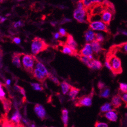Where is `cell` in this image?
Instances as JSON below:
<instances>
[{
  "mask_svg": "<svg viewBox=\"0 0 127 127\" xmlns=\"http://www.w3.org/2000/svg\"><path fill=\"white\" fill-rule=\"evenodd\" d=\"M105 64L114 75H116L123 72L121 60L116 54L107 52Z\"/></svg>",
  "mask_w": 127,
  "mask_h": 127,
  "instance_id": "1",
  "label": "cell"
},
{
  "mask_svg": "<svg viewBox=\"0 0 127 127\" xmlns=\"http://www.w3.org/2000/svg\"><path fill=\"white\" fill-rule=\"evenodd\" d=\"M49 45L45 41L39 37H35L32 40V52L33 55H36L45 51Z\"/></svg>",
  "mask_w": 127,
  "mask_h": 127,
  "instance_id": "2",
  "label": "cell"
},
{
  "mask_svg": "<svg viewBox=\"0 0 127 127\" xmlns=\"http://www.w3.org/2000/svg\"><path fill=\"white\" fill-rule=\"evenodd\" d=\"M35 59V56L32 55L23 54L22 57V64L25 70L32 74H33V66Z\"/></svg>",
  "mask_w": 127,
  "mask_h": 127,
  "instance_id": "3",
  "label": "cell"
},
{
  "mask_svg": "<svg viewBox=\"0 0 127 127\" xmlns=\"http://www.w3.org/2000/svg\"><path fill=\"white\" fill-rule=\"evenodd\" d=\"M94 93V91L93 89H92V92L89 95L77 98L74 103L75 106L79 107L82 106H90L92 105V100Z\"/></svg>",
  "mask_w": 127,
  "mask_h": 127,
  "instance_id": "4",
  "label": "cell"
},
{
  "mask_svg": "<svg viewBox=\"0 0 127 127\" xmlns=\"http://www.w3.org/2000/svg\"><path fill=\"white\" fill-rule=\"evenodd\" d=\"M73 17L80 23H86L88 22V15L85 8L75 9L73 12Z\"/></svg>",
  "mask_w": 127,
  "mask_h": 127,
  "instance_id": "5",
  "label": "cell"
},
{
  "mask_svg": "<svg viewBox=\"0 0 127 127\" xmlns=\"http://www.w3.org/2000/svg\"><path fill=\"white\" fill-rule=\"evenodd\" d=\"M90 28L92 30L103 31L107 33H111L110 30L107 27V25L102 21H95L90 22Z\"/></svg>",
  "mask_w": 127,
  "mask_h": 127,
  "instance_id": "6",
  "label": "cell"
},
{
  "mask_svg": "<svg viewBox=\"0 0 127 127\" xmlns=\"http://www.w3.org/2000/svg\"><path fill=\"white\" fill-rule=\"evenodd\" d=\"M107 52L115 54L118 52L127 54V42L112 45L109 48Z\"/></svg>",
  "mask_w": 127,
  "mask_h": 127,
  "instance_id": "7",
  "label": "cell"
},
{
  "mask_svg": "<svg viewBox=\"0 0 127 127\" xmlns=\"http://www.w3.org/2000/svg\"><path fill=\"white\" fill-rule=\"evenodd\" d=\"M60 45L62 47V49L61 51L64 54H68L70 56H77L78 55V50H75L67 45L65 43L60 42Z\"/></svg>",
  "mask_w": 127,
  "mask_h": 127,
  "instance_id": "8",
  "label": "cell"
},
{
  "mask_svg": "<svg viewBox=\"0 0 127 127\" xmlns=\"http://www.w3.org/2000/svg\"><path fill=\"white\" fill-rule=\"evenodd\" d=\"M114 14H115V13L112 12L108 9H105L100 15L101 20L107 25H109L112 20Z\"/></svg>",
  "mask_w": 127,
  "mask_h": 127,
  "instance_id": "9",
  "label": "cell"
},
{
  "mask_svg": "<svg viewBox=\"0 0 127 127\" xmlns=\"http://www.w3.org/2000/svg\"><path fill=\"white\" fill-rule=\"evenodd\" d=\"M78 54L85 56H92L93 55V50L91 44L89 43H86L83 48L80 51Z\"/></svg>",
  "mask_w": 127,
  "mask_h": 127,
  "instance_id": "10",
  "label": "cell"
},
{
  "mask_svg": "<svg viewBox=\"0 0 127 127\" xmlns=\"http://www.w3.org/2000/svg\"><path fill=\"white\" fill-rule=\"evenodd\" d=\"M34 110L37 117L43 121L46 118V110L44 107L39 104H36L34 106Z\"/></svg>",
  "mask_w": 127,
  "mask_h": 127,
  "instance_id": "11",
  "label": "cell"
},
{
  "mask_svg": "<svg viewBox=\"0 0 127 127\" xmlns=\"http://www.w3.org/2000/svg\"><path fill=\"white\" fill-rule=\"evenodd\" d=\"M32 75L35 79L41 83H43L47 78V76L37 68L34 69Z\"/></svg>",
  "mask_w": 127,
  "mask_h": 127,
  "instance_id": "12",
  "label": "cell"
},
{
  "mask_svg": "<svg viewBox=\"0 0 127 127\" xmlns=\"http://www.w3.org/2000/svg\"><path fill=\"white\" fill-rule=\"evenodd\" d=\"M21 116L19 111H16L13 115L10 121L14 123L16 127H23L24 126L21 123Z\"/></svg>",
  "mask_w": 127,
  "mask_h": 127,
  "instance_id": "13",
  "label": "cell"
},
{
  "mask_svg": "<svg viewBox=\"0 0 127 127\" xmlns=\"http://www.w3.org/2000/svg\"><path fill=\"white\" fill-rule=\"evenodd\" d=\"M121 97L120 94L113 96L111 100V105L114 109L120 107L122 105Z\"/></svg>",
  "mask_w": 127,
  "mask_h": 127,
  "instance_id": "14",
  "label": "cell"
},
{
  "mask_svg": "<svg viewBox=\"0 0 127 127\" xmlns=\"http://www.w3.org/2000/svg\"><path fill=\"white\" fill-rule=\"evenodd\" d=\"M91 44L92 46L93 51L96 54H98L101 52H102L104 51H106L105 49L101 47L100 43L95 40L92 41Z\"/></svg>",
  "mask_w": 127,
  "mask_h": 127,
  "instance_id": "15",
  "label": "cell"
},
{
  "mask_svg": "<svg viewBox=\"0 0 127 127\" xmlns=\"http://www.w3.org/2000/svg\"><path fill=\"white\" fill-rule=\"evenodd\" d=\"M107 119L111 122H117L118 120V114L115 109L107 111L103 115Z\"/></svg>",
  "mask_w": 127,
  "mask_h": 127,
  "instance_id": "16",
  "label": "cell"
},
{
  "mask_svg": "<svg viewBox=\"0 0 127 127\" xmlns=\"http://www.w3.org/2000/svg\"><path fill=\"white\" fill-rule=\"evenodd\" d=\"M88 67L92 69H101L103 67V65L99 60L94 59V58L91 61Z\"/></svg>",
  "mask_w": 127,
  "mask_h": 127,
  "instance_id": "17",
  "label": "cell"
},
{
  "mask_svg": "<svg viewBox=\"0 0 127 127\" xmlns=\"http://www.w3.org/2000/svg\"><path fill=\"white\" fill-rule=\"evenodd\" d=\"M24 54L22 53H14L12 56V63L17 67H21L20 63V57Z\"/></svg>",
  "mask_w": 127,
  "mask_h": 127,
  "instance_id": "18",
  "label": "cell"
},
{
  "mask_svg": "<svg viewBox=\"0 0 127 127\" xmlns=\"http://www.w3.org/2000/svg\"><path fill=\"white\" fill-rule=\"evenodd\" d=\"M65 43L68 45L69 46L71 47L72 49L75 50H78V44L77 42H75L74 39H73V37L71 34H68L67 36V39Z\"/></svg>",
  "mask_w": 127,
  "mask_h": 127,
  "instance_id": "19",
  "label": "cell"
},
{
  "mask_svg": "<svg viewBox=\"0 0 127 127\" xmlns=\"http://www.w3.org/2000/svg\"><path fill=\"white\" fill-rule=\"evenodd\" d=\"M84 36L87 42H92L95 40V33L92 30H88L85 32Z\"/></svg>",
  "mask_w": 127,
  "mask_h": 127,
  "instance_id": "20",
  "label": "cell"
},
{
  "mask_svg": "<svg viewBox=\"0 0 127 127\" xmlns=\"http://www.w3.org/2000/svg\"><path fill=\"white\" fill-rule=\"evenodd\" d=\"M35 62H36V67L37 69H39L43 73H44L47 76V78H49L50 77V75L51 74L48 72V71L46 68L45 66L43 65V64H42V63L40 62L39 61H38V60L36 58L35 59Z\"/></svg>",
  "mask_w": 127,
  "mask_h": 127,
  "instance_id": "21",
  "label": "cell"
},
{
  "mask_svg": "<svg viewBox=\"0 0 127 127\" xmlns=\"http://www.w3.org/2000/svg\"><path fill=\"white\" fill-rule=\"evenodd\" d=\"M82 1L84 5L85 8L86 9L95 4L103 3L105 1V0H82Z\"/></svg>",
  "mask_w": 127,
  "mask_h": 127,
  "instance_id": "22",
  "label": "cell"
},
{
  "mask_svg": "<svg viewBox=\"0 0 127 127\" xmlns=\"http://www.w3.org/2000/svg\"><path fill=\"white\" fill-rule=\"evenodd\" d=\"M80 91V89L73 87L72 86H71L68 95L72 100H75L76 96H77V95L79 94Z\"/></svg>",
  "mask_w": 127,
  "mask_h": 127,
  "instance_id": "23",
  "label": "cell"
},
{
  "mask_svg": "<svg viewBox=\"0 0 127 127\" xmlns=\"http://www.w3.org/2000/svg\"><path fill=\"white\" fill-rule=\"evenodd\" d=\"M62 120L64 127H67L68 122V112L66 109H63L62 111Z\"/></svg>",
  "mask_w": 127,
  "mask_h": 127,
  "instance_id": "24",
  "label": "cell"
},
{
  "mask_svg": "<svg viewBox=\"0 0 127 127\" xmlns=\"http://www.w3.org/2000/svg\"><path fill=\"white\" fill-rule=\"evenodd\" d=\"M3 103V106H4V109L5 111L6 114H8V113L9 112L10 110L11 109V102L10 100L7 99L6 98L3 100L2 101H1Z\"/></svg>",
  "mask_w": 127,
  "mask_h": 127,
  "instance_id": "25",
  "label": "cell"
},
{
  "mask_svg": "<svg viewBox=\"0 0 127 127\" xmlns=\"http://www.w3.org/2000/svg\"><path fill=\"white\" fill-rule=\"evenodd\" d=\"M61 88H62V91L63 94H66L67 92L70 90V89L71 88V85H69L68 83L65 81H63L61 84Z\"/></svg>",
  "mask_w": 127,
  "mask_h": 127,
  "instance_id": "26",
  "label": "cell"
},
{
  "mask_svg": "<svg viewBox=\"0 0 127 127\" xmlns=\"http://www.w3.org/2000/svg\"><path fill=\"white\" fill-rule=\"evenodd\" d=\"M110 95V89L105 87L102 90H100V96L103 98H108Z\"/></svg>",
  "mask_w": 127,
  "mask_h": 127,
  "instance_id": "27",
  "label": "cell"
},
{
  "mask_svg": "<svg viewBox=\"0 0 127 127\" xmlns=\"http://www.w3.org/2000/svg\"><path fill=\"white\" fill-rule=\"evenodd\" d=\"M111 105H112L111 104H110L108 103H106L103 105H102L101 107V108H100L101 113H104L108 111H110L114 109H112Z\"/></svg>",
  "mask_w": 127,
  "mask_h": 127,
  "instance_id": "28",
  "label": "cell"
},
{
  "mask_svg": "<svg viewBox=\"0 0 127 127\" xmlns=\"http://www.w3.org/2000/svg\"><path fill=\"white\" fill-rule=\"evenodd\" d=\"M3 85L0 82V100L2 101L3 100L6 99L5 97V93L3 90Z\"/></svg>",
  "mask_w": 127,
  "mask_h": 127,
  "instance_id": "29",
  "label": "cell"
},
{
  "mask_svg": "<svg viewBox=\"0 0 127 127\" xmlns=\"http://www.w3.org/2000/svg\"><path fill=\"white\" fill-rule=\"evenodd\" d=\"M119 90L122 93L127 92V84L125 83H120L119 84Z\"/></svg>",
  "mask_w": 127,
  "mask_h": 127,
  "instance_id": "30",
  "label": "cell"
},
{
  "mask_svg": "<svg viewBox=\"0 0 127 127\" xmlns=\"http://www.w3.org/2000/svg\"><path fill=\"white\" fill-rule=\"evenodd\" d=\"M33 88V89L35 90L38 91H42L43 90V87L41 86L39 84L37 83H32L31 84Z\"/></svg>",
  "mask_w": 127,
  "mask_h": 127,
  "instance_id": "31",
  "label": "cell"
},
{
  "mask_svg": "<svg viewBox=\"0 0 127 127\" xmlns=\"http://www.w3.org/2000/svg\"><path fill=\"white\" fill-rule=\"evenodd\" d=\"M95 40L99 43H102L104 41V37L100 33H95Z\"/></svg>",
  "mask_w": 127,
  "mask_h": 127,
  "instance_id": "32",
  "label": "cell"
},
{
  "mask_svg": "<svg viewBox=\"0 0 127 127\" xmlns=\"http://www.w3.org/2000/svg\"><path fill=\"white\" fill-rule=\"evenodd\" d=\"M121 97L122 100L125 103V107L127 108V92L123 93Z\"/></svg>",
  "mask_w": 127,
  "mask_h": 127,
  "instance_id": "33",
  "label": "cell"
},
{
  "mask_svg": "<svg viewBox=\"0 0 127 127\" xmlns=\"http://www.w3.org/2000/svg\"><path fill=\"white\" fill-rule=\"evenodd\" d=\"M94 126L96 127H108V125L104 123L96 121L95 123Z\"/></svg>",
  "mask_w": 127,
  "mask_h": 127,
  "instance_id": "34",
  "label": "cell"
},
{
  "mask_svg": "<svg viewBox=\"0 0 127 127\" xmlns=\"http://www.w3.org/2000/svg\"><path fill=\"white\" fill-rule=\"evenodd\" d=\"M49 79H50V80H52L55 84H56L57 86H59V85H60V82H59V81H58V80L56 78H55V77H54L53 75H52V74H51L50 75V77H49Z\"/></svg>",
  "mask_w": 127,
  "mask_h": 127,
  "instance_id": "35",
  "label": "cell"
},
{
  "mask_svg": "<svg viewBox=\"0 0 127 127\" xmlns=\"http://www.w3.org/2000/svg\"><path fill=\"white\" fill-rule=\"evenodd\" d=\"M15 89L16 90H17L19 92H20L21 93V94H22L24 97L25 96V92L23 88H22L18 86H15Z\"/></svg>",
  "mask_w": 127,
  "mask_h": 127,
  "instance_id": "36",
  "label": "cell"
},
{
  "mask_svg": "<svg viewBox=\"0 0 127 127\" xmlns=\"http://www.w3.org/2000/svg\"><path fill=\"white\" fill-rule=\"evenodd\" d=\"M59 33L61 36H67L68 34L64 29H60L59 30Z\"/></svg>",
  "mask_w": 127,
  "mask_h": 127,
  "instance_id": "37",
  "label": "cell"
},
{
  "mask_svg": "<svg viewBox=\"0 0 127 127\" xmlns=\"http://www.w3.org/2000/svg\"><path fill=\"white\" fill-rule=\"evenodd\" d=\"M97 86H98V88L100 90H102L103 89H104L106 87L105 84L103 82H102V81H99L98 82Z\"/></svg>",
  "mask_w": 127,
  "mask_h": 127,
  "instance_id": "38",
  "label": "cell"
},
{
  "mask_svg": "<svg viewBox=\"0 0 127 127\" xmlns=\"http://www.w3.org/2000/svg\"><path fill=\"white\" fill-rule=\"evenodd\" d=\"M77 8H79V9H84L85 8V6L84 5V3L83 2L82 0H80L78 2V3H77Z\"/></svg>",
  "mask_w": 127,
  "mask_h": 127,
  "instance_id": "39",
  "label": "cell"
},
{
  "mask_svg": "<svg viewBox=\"0 0 127 127\" xmlns=\"http://www.w3.org/2000/svg\"><path fill=\"white\" fill-rule=\"evenodd\" d=\"M14 27L16 28L18 27H22L23 25V23L22 22V21H18V22L15 23L14 24Z\"/></svg>",
  "mask_w": 127,
  "mask_h": 127,
  "instance_id": "40",
  "label": "cell"
},
{
  "mask_svg": "<svg viewBox=\"0 0 127 127\" xmlns=\"http://www.w3.org/2000/svg\"><path fill=\"white\" fill-rule=\"evenodd\" d=\"M13 42L15 43H16L17 44H19L20 43L21 40H20V39L19 37H15V38H14V39H13Z\"/></svg>",
  "mask_w": 127,
  "mask_h": 127,
  "instance_id": "41",
  "label": "cell"
},
{
  "mask_svg": "<svg viewBox=\"0 0 127 127\" xmlns=\"http://www.w3.org/2000/svg\"><path fill=\"white\" fill-rule=\"evenodd\" d=\"M71 21V20L70 19L68 18H65L63 19L61 22V23H66V22H70Z\"/></svg>",
  "mask_w": 127,
  "mask_h": 127,
  "instance_id": "42",
  "label": "cell"
},
{
  "mask_svg": "<svg viewBox=\"0 0 127 127\" xmlns=\"http://www.w3.org/2000/svg\"><path fill=\"white\" fill-rule=\"evenodd\" d=\"M6 18L2 16H0V23H3L4 21L6 20Z\"/></svg>",
  "mask_w": 127,
  "mask_h": 127,
  "instance_id": "43",
  "label": "cell"
},
{
  "mask_svg": "<svg viewBox=\"0 0 127 127\" xmlns=\"http://www.w3.org/2000/svg\"><path fill=\"white\" fill-rule=\"evenodd\" d=\"M60 35V34L59 32V33L58 32H56L54 34V37H55V38L56 39H58V38L59 37Z\"/></svg>",
  "mask_w": 127,
  "mask_h": 127,
  "instance_id": "44",
  "label": "cell"
},
{
  "mask_svg": "<svg viewBox=\"0 0 127 127\" xmlns=\"http://www.w3.org/2000/svg\"><path fill=\"white\" fill-rule=\"evenodd\" d=\"M10 83H11V81H10V80H7V81H6V84H7V85H9L10 84Z\"/></svg>",
  "mask_w": 127,
  "mask_h": 127,
  "instance_id": "45",
  "label": "cell"
},
{
  "mask_svg": "<svg viewBox=\"0 0 127 127\" xmlns=\"http://www.w3.org/2000/svg\"><path fill=\"white\" fill-rule=\"evenodd\" d=\"M123 33L124 34H125V35H127V32H125V31L123 32Z\"/></svg>",
  "mask_w": 127,
  "mask_h": 127,
  "instance_id": "46",
  "label": "cell"
},
{
  "mask_svg": "<svg viewBox=\"0 0 127 127\" xmlns=\"http://www.w3.org/2000/svg\"><path fill=\"white\" fill-rule=\"evenodd\" d=\"M3 2V0H0V3H2Z\"/></svg>",
  "mask_w": 127,
  "mask_h": 127,
  "instance_id": "47",
  "label": "cell"
},
{
  "mask_svg": "<svg viewBox=\"0 0 127 127\" xmlns=\"http://www.w3.org/2000/svg\"><path fill=\"white\" fill-rule=\"evenodd\" d=\"M22 1H24V0H17V1H18V2H20Z\"/></svg>",
  "mask_w": 127,
  "mask_h": 127,
  "instance_id": "48",
  "label": "cell"
}]
</instances>
